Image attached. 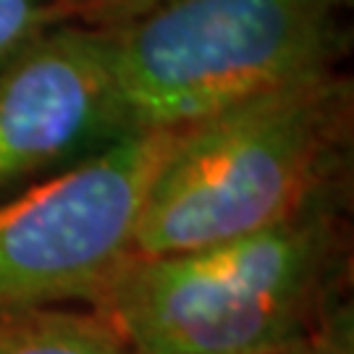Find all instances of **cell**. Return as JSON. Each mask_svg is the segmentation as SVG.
<instances>
[{"label": "cell", "mask_w": 354, "mask_h": 354, "mask_svg": "<svg viewBox=\"0 0 354 354\" xmlns=\"http://www.w3.org/2000/svg\"><path fill=\"white\" fill-rule=\"evenodd\" d=\"M127 134L108 29L53 26L0 74V203Z\"/></svg>", "instance_id": "5b68a950"}, {"label": "cell", "mask_w": 354, "mask_h": 354, "mask_svg": "<svg viewBox=\"0 0 354 354\" xmlns=\"http://www.w3.org/2000/svg\"><path fill=\"white\" fill-rule=\"evenodd\" d=\"M168 0H64L66 16L74 24L121 26Z\"/></svg>", "instance_id": "9c48e42d"}, {"label": "cell", "mask_w": 354, "mask_h": 354, "mask_svg": "<svg viewBox=\"0 0 354 354\" xmlns=\"http://www.w3.org/2000/svg\"><path fill=\"white\" fill-rule=\"evenodd\" d=\"M176 131L127 134L0 203V313L92 307L134 252L142 203Z\"/></svg>", "instance_id": "277c9868"}, {"label": "cell", "mask_w": 354, "mask_h": 354, "mask_svg": "<svg viewBox=\"0 0 354 354\" xmlns=\"http://www.w3.org/2000/svg\"><path fill=\"white\" fill-rule=\"evenodd\" d=\"M58 24H68L64 0H0V74Z\"/></svg>", "instance_id": "52a82bcc"}, {"label": "cell", "mask_w": 354, "mask_h": 354, "mask_svg": "<svg viewBox=\"0 0 354 354\" xmlns=\"http://www.w3.org/2000/svg\"><path fill=\"white\" fill-rule=\"evenodd\" d=\"M354 87L342 68L178 129L134 231L137 257L205 250L281 223L349 187Z\"/></svg>", "instance_id": "7a4b0ae2"}, {"label": "cell", "mask_w": 354, "mask_h": 354, "mask_svg": "<svg viewBox=\"0 0 354 354\" xmlns=\"http://www.w3.org/2000/svg\"><path fill=\"white\" fill-rule=\"evenodd\" d=\"M349 0H168L111 35L129 134L178 131L254 95L339 68Z\"/></svg>", "instance_id": "3957f363"}, {"label": "cell", "mask_w": 354, "mask_h": 354, "mask_svg": "<svg viewBox=\"0 0 354 354\" xmlns=\"http://www.w3.org/2000/svg\"><path fill=\"white\" fill-rule=\"evenodd\" d=\"M349 192L205 250L131 254L92 310L134 354H254L307 336L352 304Z\"/></svg>", "instance_id": "6da1fadb"}, {"label": "cell", "mask_w": 354, "mask_h": 354, "mask_svg": "<svg viewBox=\"0 0 354 354\" xmlns=\"http://www.w3.org/2000/svg\"><path fill=\"white\" fill-rule=\"evenodd\" d=\"M254 354H354V315L352 304L342 307L328 323L294 342Z\"/></svg>", "instance_id": "ba28073f"}, {"label": "cell", "mask_w": 354, "mask_h": 354, "mask_svg": "<svg viewBox=\"0 0 354 354\" xmlns=\"http://www.w3.org/2000/svg\"><path fill=\"white\" fill-rule=\"evenodd\" d=\"M0 354H134L113 323L92 307L0 313Z\"/></svg>", "instance_id": "8992f818"}]
</instances>
